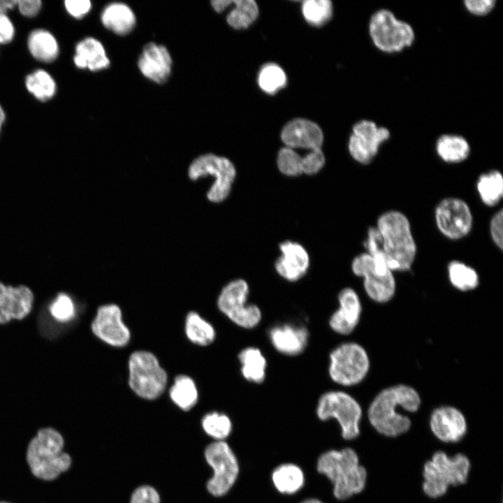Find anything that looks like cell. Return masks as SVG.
<instances>
[{"instance_id": "f6af8a7d", "label": "cell", "mask_w": 503, "mask_h": 503, "mask_svg": "<svg viewBox=\"0 0 503 503\" xmlns=\"http://www.w3.org/2000/svg\"><path fill=\"white\" fill-rule=\"evenodd\" d=\"M503 212L500 210L493 217L490 224V231L493 241L498 247L502 249L503 238H502V219Z\"/></svg>"}, {"instance_id": "7bdbcfd3", "label": "cell", "mask_w": 503, "mask_h": 503, "mask_svg": "<svg viewBox=\"0 0 503 503\" xmlns=\"http://www.w3.org/2000/svg\"><path fill=\"white\" fill-rule=\"evenodd\" d=\"M495 0H466L464 1L466 9L472 14L483 16L488 14L495 6Z\"/></svg>"}, {"instance_id": "ac0fdd59", "label": "cell", "mask_w": 503, "mask_h": 503, "mask_svg": "<svg viewBox=\"0 0 503 503\" xmlns=\"http://www.w3.org/2000/svg\"><path fill=\"white\" fill-rule=\"evenodd\" d=\"M137 64L145 78L154 83L163 84L171 75L173 59L165 45L149 42L143 48Z\"/></svg>"}, {"instance_id": "d6986e66", "label": "cell", "mask_w": 503, "mask_h": 503, "mask_svg": "<svg viewBox=\"0 0 503 503\" xmlns=\"http://www.w3.org/2000/svg\"><path fill=\"white\" fill-rule=\"evenodd\" d=\"M33 302L34 294L29 287H13L0 282V324L24 319L31 312Z\"/></svg>"}, {"instance_id": "8992f818", "label": "cell", "mask_w": 503, "mask_h": 503, "mask_svg": "<svg viewBox=\"0 0 503 503\" xmlns=\"http://www.w3.org/2000/svg\"><path fill=\"white\" fill-rule=\"evenodd\" d=\"M168 381L166 370L156 356L147 351H136L129 358V384L139 397L154 400L165 391Z\"/></svg>"}, {"instance_id": "60d3db41", "label": "cell", "mask_w": 503, "mask_h": 503, "mask_svg": "<svg viewBox=\"0 0 503 503\" xmlns=\"http://www.w3.org/2000/svg\"><path fill=\"white\" fill-rule=\"evenodd\" d=\"M325 164V156L321 150L309 151L302 156V173L314 175L319 173Z\"/></svg>"}, {"instance_id": "f5cc1de1", "label": "cell", "mask_w": 503, "mask_h": 503, "mask_svg": "<svg viewBox=\"0 0 503 503\" xmlns=\"http://www.w3.org/2000/svg\"><path fill=\"white\" fill-rule=\"evenodd\" d=\"M0 503H10V502H0Z\"/></svg>"}, {"instance_id": "d4e9b609", "label": "cell", "mask_w": 503, "mask_h": 503, "mask_svg": "<svg viewBox=\"0 0 503 503\" xmlns=\"http://www.w3.org/2000/svg\"><path fill=\"white\" fill-rule=\"evenodd\" d=\"M100 18L105 29L121 36L131 34L136 24L135 13L123 2L107 4L101 11Z\"/></svg>"}, {"instance_id": "7dc6e473", "label": "cell", "mask_w": 503, "mask_h": 503, "mask_svg": "<svg viewBox=\"0 0 503 503\" xmlns=\"http://www.w3.org/2000/svg\"><path fill=\"white\" fill-rule=\"evenodd\" d=\"M17 5L20 13L25 17H34L40 11L42 2L40 0H20Z\"/></svg>"}, {"instance_id": "30bf717a", "label": "cell", "mask_w": 503, "mask_h": 503, "mask_svg": "<svg viewBox=\"0 0 503 503\" xmlns=\"http://www.w3.org/2000/svg\"><path fill=\"white\" fill-rule=\"evenodd\" d=\"M249 285L242 279L233 280L221 291L217 307L229 320L240 328L252 329L261 321V309L248 303Z\"/></svg>"}, {"instance_id": "277c9868", "label": "cell", "mask_w": 503, "mask_h": 503, "mask_svg": "<svg viewBox=\"0 0 503 503\" xmlns=\"http://www.w3.org/2000/svg\"><path fill=\"white\" fill-rule=\"evenodd\" d=\"M471 468V461L465 453L449 455L444 451H436L423 465L422 491L430 499L442 497L449 487L465 484Z\"/></svg>"}, {"instance_id": "e575fe53", "label": "cell", "mask_w": 503, "mask_h": 503, "mask_svg": "<svg viewBox=\"0 0 503 503\" xmlns=\"http://www.w3.org/2000/svg\"><path fill=\"white\" fill-rule=\"evenodd\" d=\"M449 280L452 285L462 291L476 289L479 283L476 272L465 263L452 261L448 266Z\"/></svg>"}, {"instance_id": "ee69618b", "label": "cell", "mask_w": 503, "mask_h": 503, "mask_svg": "<svg viewBox=\"0 0 503 503\" xmlns=\"http://www.w3.org/2000/svg\"><path fill=\"white\" fill-rule=\"evenodd\" d=\"M64 6L72 17L79 19L89 13L92 5L89 0H66Z\"/></svg>"}, {"instance_id": "8d00e7d4", "label": "cell", "mask_w": 503, "mask_h": 503, "mask_svg": "<svg viewBox=\"0 0 503 503\" xmlns=\"http://www.w3.org/2000/svg\"><path fill=\"white\" fill-rule=\"evenodd\" d=\"M302 11L309 23L319 26L331 17L333 6L328 0H307L302 3Z\"/></svg>"}, {"instance_id": "cb8c5ba5", "label": "cell", "mask_w": 503, "mask_h": 503, "mask_svg": "<svg viewBox=\"0 0 503 503\" xmlns=\"http://www.w3.org/2000/svg\"><path fill=\"white\" fill-rule=\"evenodd\" d=\"M73 61L81 69L96 72L108 68L110 60L103 43L94 37H87L75 46Z\"/></svg>"}, {"instance_id": "603a6c76", "label": "cell", "mask_w": 503, "mask_h": 503, "mask_svg": "<svg viewBox=\"0 0 503 503\" xmlns=\"http://www.w3.org/2000/svg\"><path fill=\"white\" fill-rule=\"evenodd\" d=\"M309 335L307 328L291 323L275 325L268 331L272 347L286 356H297L303 352L307 347Z\"/></svg>"}, {"instance_id": "816d5d0a", "label": "cell", "mask_w": 503, "mask_h": 503, "mask_svg": "<svg viewBox=\"0 0 503 503\" xmlns=\"http://www.w3.org/2000/svg\"><path fill=\"white\" fill-rule=\"evenodd\" d=\"M301 503H323V502H322L321 501H320L318 499L310 498V499L304 500Z\"/></svg>"}, {"instance_id": "681fc988", "label": "cell", "mask_w": 503, "mask_h": 503, "mask_svg": "<svg viewBox=\"0 0 503 503\" xmlns=\"http://www.w3.org/2000/svg\"><path fill=\"white\" fill-rule=\"evenodd\" d=\"M17 6V0H0V15H6L9 10Z\"/></svg>"}, {"instance_id": "4dcf8cb0", "label": "cell", "mask_w": 503, "mask_h": 503, "mask_svg": "<svg viewBox=\"0 0 503 503\" xmlns=\"http://www.w3.org/2000/svg\"><path fill=\"white\" fill-rule=\"evenodd\" d=\"M171 400L184 411L191 409L197 402L198 393L194 381L189 376L180 374L175 378L169 390Z\"/></svg>"}, {"instance_id": "4fadbf2b", "label": "cell", "mask_w": 503, "mask_h": 503, "mask_svg": "<svg viewBox=\"0 0 503 503\" xmlns=\"http://www.w3.org/2000/svg\"><path fill=\"white\" fill-rule=\"evenodd\" d=\"M205 457L213 469V476L207 484V490L214 496H222L229 491L238 476L237 458L229 445L224 441L208 445Z\"/></svg>"}, {"instance_id": "2e32d148", "label": "cell", "mask_w": 503, "mask_h": 503, "mask_svg": "<svg viewBox=\"0 0 503 503\" xmlns=\"http://www.w3.org/2000/svg\"><path fill=\"white\" fill-rule=\"evenodd\" d=\"M436 221L444 235L451 239H459L469 232L472 217L468 205L463 201L450 198L438 205Z\"/></svg>"}, {"instance_id": "e0dca14e", "label": "cell", "mask_w": 503, "mask_h": 503, "mask_svg": "<svg viewBox=\"0 0 503 503\" xmlns=\"http://www.w3.org/2000/svg\"><path fill=\"white\" fill-rule=\"evenodd\" d=\"M429 425L432 435L443 443H458L467 432V423L458 408L445 405L435 409L430 414Z\"/></svg>"}, {"instance_id": "4316f807", "label": "cell", "mask_w": 503, "mask_h": 503, "mask_svg": "<svg viewBox=\"0 0 503 503\" xmlns=\"http://www.w3.org/2000/svg\"><path fill=\"white\" fill-rule=\"evenodd\" d=\"M27 45L31 54L38 61L50 63L59 54V45L54 36L45 29H36L30 33Z\"/></svg>"}, {"instance_id": "f35d334b", "label": "cell", "mask_w": 503, "mask_h": 503, "mask_svg": "<svg viewBox=\"0 0 503 503\" xmlns=\"http://www.w3.org/2000/svg\"><path fill=\"white\" fill-rule=\"evenodd\" d=\"M277 163L280 172L285 175L296 177L302 174V156L293 149L282 148L278 152Z\"/></svg>"}, {"instance_id": "d6a6232c", "label": "cell", "mask_w": 503, "mask_h": 503, "mask_svg": "<svg viewBox=\"0 0 503 503\" xmlns=\"http://www.w3.org/2000/svg\"><path fill=\"white\" fill-rule=\"evenodd\" d=\"M477 189L482 201L487 205L494 206L503 195V178L497 170H492L480 176Z\"/></svg>"}, {"instance_id": "8fae6325", "label": "cell", "mask_w": 503, "mask_h": 503, "mask_svg": "<svg viewBox=\"0 0 503 503\" xmlns=\"http://www.w3.org/2000/svg\"><path fill=\"white\" fill-rule=\"evenodd\" d=\"M188 174L191 180L206 175L213 176L214 180L207 197L212 202L219 203L229 195L236 170L233 163L226 157L207 153L198 156L191 162Z\"/></svg>"}, {"instance_id": "f1b7e54d", "label": "cell", "mask_w": 503, "mask_h": 503, "mask_svg": "<svg viewBox=\"0 0 503 503\" xmlns=\"http://www.w3.org/2000/svg\"><path fill=\"white\" fill-rule=\"evenodd\" d=\"M276 489L283 494H293L303 486L305 478L302 469L296 465L287 463L277 467L272 474Z\"/></svg>"}, {"instance_id": "ba28073f", "label": "cell", "mask_w": 503, "mask_h": 503, "mask_svg": "<svg viewBox=\"0 0 503 503\" xmlns=\"http://www.w3.org/2000/svg\"><path fill=\"white\" fill-rule=\"evenodd\" d=\"M370 367L367 352L357 342L342 343L330 353L328 374L338 385L352 386L358 384L365 378Z\"/></svg>"}, {"instance_id": "1f68e13d", "label": "cell", "mask_w": 503, "mask_h": 503, "mask_svg": "<svg viewBox=\"0 0 503 503\" xmlns=\"http://www.w3.org/2000/svg\"><path fill=\"white\" fill-rule=\"evenodd\" d=\"M28 92L36 99L46 101L52 99L57 90L53 78L45 70L38 69L28 75L25 79Z\"/></svg>"}, {"instance_id": "f546056e", "label": "cell", "mask_w": 503, "mask_h": 503, "mask_svg": "<svg viewBox=\"0 0 503 503\" xmlns=\"http://www.w3.org/2000/svg\"><path fill=\"white\" fill-rule=\"evenodd\" d=\"M185 334L193 343L199 346H207L216 337L215 329L198 312H189L185 319Z\"/></svg>"}, {"instance_id": "484cf974", "label": "cell", "mask_w": 503, "mask_h": 503, "mask_svg": "<svg viewBox=\"0 0 503 503\" xmlns=\"http://www.w3.org/2000/svg\"><path fill=\"white\" fill-rule=\"evenodd\" d=\"M238 360L245 379L254 384H261L265 380L267 360L258 348L249 347L243 349L238 354Z\"/></svg>"}, {"instance_id": "bcb514c9", "label": "cell", "mask_w": 503, "mask_h": 503, "mask_svg": "<svg viewBox=\"0 0 503 503\" xmlns=\"http://www.w3.org/2000/svg\"><path fill=\"white\" fill-rule=\"evenodd\" d=\"M15 36V27L6 15H0V44L10 43Z\"/></svg>"}, {"instance_id": "ffe728a7", "label": "cell", "mask_w": 503, "mask_h": 503, "mask_svg": "<svg viewBox=\"0 0 503 503\" xmlns=\"http://www.w3.org/2000/svg\"><path fill=\"white\" fill-rule=\"evenodd\" d=\"M339 307L329 319V326L335 333L347 335L358 326L362 305L357 293L351 288H344L337 296Z\"/></svg>"}, {"instance_id": "836d02e7", "label": "cell", "mask_w": 503, "mask_h": 503, "mask_svg": "<svg viewBox=\"0 0 503 503\" xmlns=\"http://www.w3.org/2000/svg\"><path fill=\"white\" fill-rule=\"evenodd\" d=\"M235 7L226 16L227 23L235 29L248 27L256 19L258 8L254 0H235Z\"/></svg>"}, {"instance_id": "9c48e42d", "label": "cell", "mask_w": 503, "mask_h": 503, "mask_svg": "<svg viewBox=\"0 0 503 503\" xmlns=\"http://www.w3.org/2000/svg\"><path fill=\"white\" fill-rule=\"evenodd\" d=\"M369 33L374 46L385 53H396L411 46L415 39L412 27L396 18L389 10L374 13L369 22Z\"/></svg>"}, {"instance_id": "ab89813d", "label": "cell", "mask_w": 503, "mask_h": 503, "mask_svg": "<svg viewBox=\"0 0 503 503\" xmlns=\"http://www.w3.org/2000/svg\"><path fill=\"white\" fill-rule=\"evenodd\" d=\"M51 316L58 322L66 323L75 315V307L72 298L66 293H59L49 307Z\"/></svg>"}, {"instance_id": "5b68a950", "label": "cell", "mask_w": 503, "mask_h": 503, "mask_svg": "<svg viewBox=\"0 0 503 503\" xmlns=\"http://www.w3.org/2000/svg\"><path fill=\"white\" fill-rule=\"evenodd\" d=\"M377 228L381 238V250L388 268L408 270L416 254V245L407 217L397 211L382 214Z\"/></svg>"}, {"instance_id": "7402d4cb", "label": "cell", "mask_w": 503, "mask_h": 503, "mask_svg": "<svg viewBox=\"0 0 503 503\" xmlns=\"http://www.w3.org/2000/svg\"><path fill=\"white\" fill-rule=\"evenodd\" d=\"M281 255L275 263L277 272L283 279L296 282L307 272L309 257L307 250L300 244L286 240L279 245Z\"/></svg>"}, {"instance_id": "b9f144b4", "label": "cell", "mask_w": 503, "mask_h": 503, "mask_svg": "<svg viewBox=\"0 0 503 503\" xmlns=\"http://www.w3.org/2000/svg\"><path fill=\"white\" fill-rule=\"evenodd\" d=\"M131 503H160V497L152 486H143L133 493Z\"/></svg>"}, {"instance_id": "d590c367", "label": "cell", "mask_w": 503, "mask_h": 503, "mask_svg": "<svg viewBox=\"0 0 503 503\" xmlns=\"http://www.w3.org/2000/svg\"><path fill=\"white\" fill-rule=\"evenodd\" d=\"M202 427L210 437L223 441L232 430V423L229 417L222 413L213 411L207 414L202 419Z\"/></svg>"}, {"instance_id": "5bb4252c", "label": "cell", "mask_w": 503, "mask_h": 503, "mask_svg": "<svg viewBox=\"0 0 503 503\" xmlns=\"http://www.w3.org/2000/svg\"><path fill=\"white\" fill-rule=\"evenodd\" d=\"M390 136L388 129L378 126L374 122L359 121L353 126L349 138V152L356 161L368 163L377 154L380 145L388 140Z\"/></svg>"}, {"instance_id": "52a82bcc", "label": "cell", "mask_w": 503, "mask_h": 503, "mask_svg": "<svg viewBox=\"0 0 503 503\" xmlns=\"http://www.w3.org/2000/svg\"><path fill=\"white\" fill-rule=\"evenodd\" d=\"M316 414L321 421L335 418L338 422L342 437L353 440L360 435V422L363 410L359 402L342 391H329L319 398Z\"/></svg>"}, {"instance_id": "83f0119b", "label": "cell", "mask_w": 503, "mask_h": 503, "mask_svg": "<svg viewBox=\"0 0 503 503\" xmlns=\"http://www.w3.org/2000/svg\"><path fill=\"white\" fill-rule=\"evenodd\" d=\"M436 151L444 161L458 163L467 158L470 147L467 140L461 136L444 134L437 139Z\"/></svg>"}, {"instance_id": "44dd1931", "label": "cell", "mask_w": 503, "mask_h": 503, "mask_svg": "<svg viewBox=\"0 0 503 503\" xmlns=\"http://www.w3.org/2000/svg\"><path fill=\"white\" fill-rule=\"evenodd\" d=\"M281 138L287 147L309 151L321 150L323 141L320 127L305 119H296L286 124L282 131Z\"/></svg>"}, {"instance_id": "9a60e30c", "label": "cell", "mask_w": 503, "mask_h": 503, "mask_svg": "<svg viewBox=\"0 0 503 503\" xmlns=\"http://www.w3.org/2000/svg\"><path fill=\"white\" fill-rule=\"evenodd\" d=\"M91 329L95 336L112 347H124L131 338L130 330L122 321V310L116 304L100 306Z\"/></svg>"}, {"instance_id": "7c38bea8", "label": "cell", "mask_w": 503, "mask_h": 503, "mask_svg": "<svg viewBox=\"0 0 503 503\" xmlns=\"http://www.w3.org/2000/svg\"><path fill=\"white\" fill-rule=\"evenodd\" d=\"M353 273L364 278V288L374 302H387L395 292V282L391 270L386 263L368 254L356 256L352 262Z\"/></svg>"}, {"instance_id": "3957f363", "label": "cell", "mask_w": 503, "mask_h": 503, "mask_svg": "<svg viewBox=\"0 0 503 503\" xmlns=\"http://www.w3.org/2000/svg\"><path fill=\"white\" fill-rule=\"evenodd\" d=\"M64 439L53 428H43L30 440L26 453L29 467L36 478L52 481L71 465V456L63 451Z\"/></svg>"}, {"instance_id": "c3c4849f", "label": "cell", "mask_w": 503, "mask_h": 503, "mask_svg": "<svg viewBox=\"0 0 503 503\" xmlns=\"http://www.w3.org/2000/svg\"><path fill=\"white\" fill-rule=\"evenodd\" d=\"M233 1L229 0H216L212 1L211 4L214 10L217 13H221L226 9L231 3Z\"/></svg>"}, {"instance_id": "7a4b0ae2", "label": "cell", "mask_w": 503, "mask_h": 503, "mask_svg": "<svg viewBox=\"0 0 503 503\" xmlns=\"http://www.w3.org/2000/svg\"><path fill=\"white\" fill-rule=\"evenodd\" d=\"M317 470L332 482L333 495L340 500L360 493L367 484V469L351 448L323 453L318 460Z\"/></svg>"}, {"instance_id": "6da1fadb", "label": "cell", "mask_w": 503, "mask_h": 503, "mask_svg": "<svg viewBox=\"0 0 503 503\" xmlns=\"http://www.w3.org/2000/svg\"><path fill=\"white\" fill-rule=\"evenodd\" d=\"M421 399L414 388L398 384L381 391L367 409L371 426L379 435L396 438L406 434L411 428V421L398 410L414 413L421 406Z\"/></svg>"}, {"instance_id": "f907efd6", "label": "cell", "mask_w": 503, "mask_h": 503, "mask_svg": "<svg viewBox=\"0 0 503 503\" xmlns=\"http://www.w3.org/2000/svg\"><path fill=\"white\" fill-rule=\"evenodd\" d=\"M5 118H6V115H5L4 110L0 105V132H1L2 125L4 122Z\"/></svg>"}, {"instance_id": "74e56055", "label": "cell", "mask_w": 503, "mask_h": 503, "mask_svg": "<svg viewBox=\"0 0 503 503\" xmlns=\"http://www.w3.org/2000/svg\"><path fill=\"white\" fill-rule=\"evenodd\" d=\"M258 82L260 87L268 94H274L282 88L286 82L284 71L275 64L263 66L258 74Z\"/></svg>"}]
</instances>
